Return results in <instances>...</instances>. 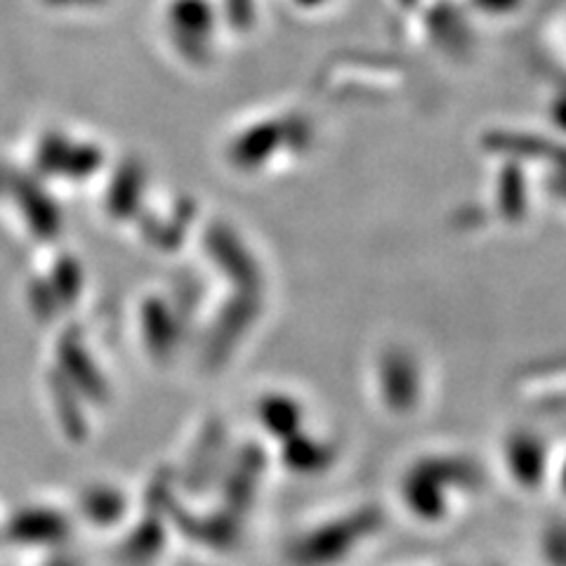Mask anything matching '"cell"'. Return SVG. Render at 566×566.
Wrapping results in <instances>:
<instances>
[{"label":"cell","instance_id":"6da1fadb","mask_svg":"<svg viewBox=\"0 0 566 566\" xmlns=\"http://www.w3.org/2000/svg\"><path fill=\"white\" fill-rule=\"evenodd\" d=\"M39 164L55 175L87 177L99 166V151L93 145H78L62 135H50L41 142Z\"/></svg>","mask_w":566,"mask_h":566},{"label":"cell","instance_id":"7a4b0ae2","mask_svg":"<svg viewBox=\"0 0 566 566\" xmlns=\"http://www.w3.org/2000/svg\"><path fill=\"white\" fill-rule=\"evenodd\" d=\"M20 193L27 199L24 201V216L27 222L31 224V229L39 237L48 239L55 237L60 232V212L57 208L52 206V201L45 197L41 189H35L31 182H22L20 185Z\"/></svg>","mask_w":566,"mask_h":566},{"label":"cell","instance_id":"3957f363","mask_svg":"<svg viewBox=\"0 0 566 566\" xmlns=\"http://www.w3.org/2000/svg\"><path fill=\"white\" fill-rule=\"evenodd\" d=\"M562 486H564V493H566V465H564V472H562Z\"/></svg>","mask_w":566,"mask_h":566}]
</instances>
